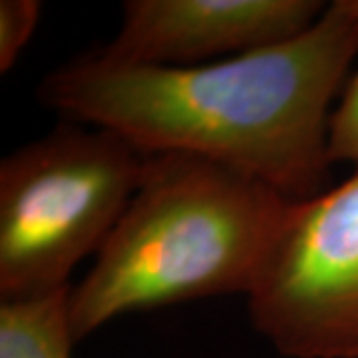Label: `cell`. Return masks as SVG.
I'll use <instances>...</instances> for the list:
<instances>
[{"mask_svg":"<svg viewBox=\"0 0 358 358\" xmlns=\"http://www.w3.org/2000/svg\"><path fill=\"white\" fill-rule=\"evenodd\" d=\"M148 152L66 120L0 162V301L70 289L140 187Z\"/></svg>","mask_w":358,"mask_h":358,"instance_id":"3","label":"cell"},{"mask_svg":"<svg viewBox=\"0 0 358 358\" xmlns=\"http://www.w3.org/2000/svg\"><path fill=\"white\" fill-rule=\"evenodd\" d=\"M324 10L319 0H128L98 54L117 64H209L296 38Z\"/></svg>","mask_w":358,"mask_h":358,"instance_id":"5","label":"cell"},{"mask_svg":"<svg viewBox=\"0 0 358 358\" xmlns=\"http://www.w3.org/2000/svg\"><path fill=\"white\" fill-rule=\"evenodd\" d=\"M70 289L42 299L2 301L0 358H72L76 341L68 319Z\"/></svg>","mask_w":358,"mask_h":358,"instance_id":"6","label":"cell"},{"mask_svg":"<svg viewBox=\"0 0 358 358\" xmlns=\"http://www.w3.org/2000/svg\"><path fill=\"white\" fill-rule=\"evenodd\" d=\"M42 4L38 0L0 2V72H10L38 26Z\"/></svg>","mask_w":358,"mask_h":358,"instance_id":"7","label":"cell"},{"mask_svg":"<svg viewBox=\"0 0 358 358\" xmlns=\"http://www.w3.org/2000/svg\"><path fill=\"white\" fill-rule=\"evenodd\" d=\"M357 56L358 18L336 0L301 36L209 64H117L90 52L44 78L38 102L148 154L225 164L299 203L331 187L329 120Z\"/></svg>","mask_w":358,"mask_h":358,"instance_id":"1","label":"cell"},{"mask_svg":"<svg viewBox=\"0 0 358 358\" xmlns=\"http://www.w3.org/2000/svg\"><path fill=\"white\" fill-rule=\"evenodd\" d=\"M247 307L282 357L358 358V167L293 203Z\"/></svg>","mask_w":358,"mask_h":358,"instance_id":"4","label":"cell"},{"mask_svg":"<svg viewBox=\"0 0 358 358\" xmlns=\"http://www.w3.org/2000/svg\"><path fill=\"white\" fill-rule=\"evenodd\" d=\"M341 4H343L352 16H357L358 18V0H341Z\"/></svg>","mask_w":358,"mask_h":358,"instance_id":"9","label":"cell"},{"mask_svg":"<svg viewBox=\"0 0 358 358\" xmlns=\"http://www.w3.org/2000/svg\"><path fill=\"white\" fill-rule=\"evenodd\" d=\"M329 159L358 167V70L346 80L329 120Z\"/></svg>","mask_w":358,"mask_h":358,"instance_id":"8","label":"cell"},{"mask_svg":"<svg viewBox=\"0 0 358 358\" xmlns=\"http://www.w3.org/2000/svg\"><path fill=\"white\" fill-rule=\"evenodd\" d=\"M294 201L201 155L150 154L140 187L68 294L80 343L128 313L251 293Z\"/></svg>","mask_w":358,"mask_h":358,"instance_id":"2","label":"cell"}]
</instances>
